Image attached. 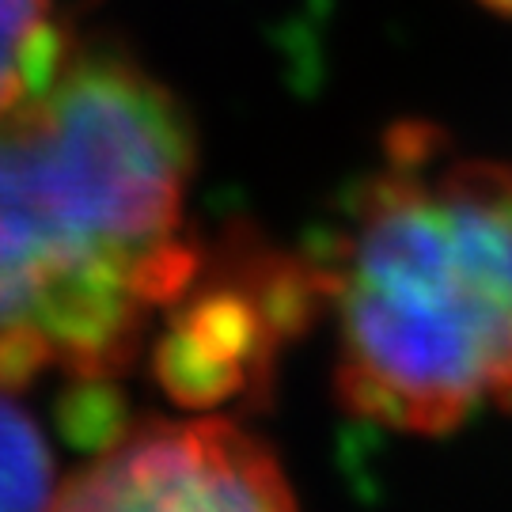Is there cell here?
<instances>
[{
    "instance_id": "277c9868",
    "label": "cell",
    "mask_w": 512,
    "mask_h": 512,
    "mask_svg": "<svg viewBox=\"0 0 512 512\" xmlns=\"http://www.w3.org/2000/svg\"><path fill=\"white\" fill-rule=\"evenodd\" d=\"M54 0H0V122L65 61Z\"/></svg>"
},
{
    "instance_id": "3957f363",
    "label": "cell",
    "mask_w": 512,
    "mask_h": 512,
    "mask_svg": "<svg viewBox=\"0 0 512 512\" xmlns=\"http://www.w3.org/2000/svg\"><path fill=\"white\" fill-rule=\"evenodd\" d=\"M50 512H304L270 444L228 418L129 425L57 486Z\"/></svg>"
},
{
    "instance_id": "8992f818",
    "label": "cell",
    "mask_w": 512,
    "mask_h": 512,
    "mask_svg": "<svg viewBox=\"0 0 512 512\" xmlns=\"http://www.w3.org/2000/svg\"><path fill=\"white\" fill-rule=\"evenodd\" d=\"M486 12H494V16L501 19H512V0H478Z\"/></svg>"
},
{
    "instance_id": "5b68a950",
    "label": "cell",
    "mask_w": 512,
    "mask_h": 512,
    "mask_svg": "<svg viewBox=\"0 0 512 512\" xmlns=\"http://www.w3.org/2000/svg\"><path fill=\"white\" fill-rule=\"evenodd\" d=\"M57 486L50 440L0 387V512H50Z\"/></svg>"
},
{
    "instance_id": "7a4b0ae2",
    "label": "cell",
    "mask_w": 512,
    "mask_h": 512,
    "mask_svg": "<svg viewBox=\"0 0 512 512\" xmlns=\"http://www.w3.org/2000/svg\"><path fill=\"white\" fill-rule=\"evenodd\" d=\"M334 391L346 414L444 437L512 410V164L399 126L334 266Z\"/></svg>"
},
{
    "instance_id": "6da1fadb",
    "label": "cell",
    "mask_w": 512,
    "mask_h": 512,
    "mask_svg": "<svg viewBox=\"0 0 512 512\" xmlns=\"http://www.w3.org/2000/svg\"><path fill=\"white\" fill-rule=\"evenodd\" d=\"M194 133L122 54H65L0 122V387L107 376L198 274Z\"/></svg>"
}]
</instances>
